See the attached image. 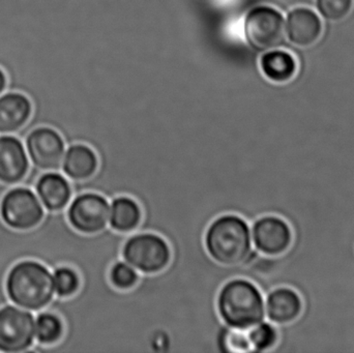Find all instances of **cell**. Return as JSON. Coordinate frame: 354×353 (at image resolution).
<instances>
[{"mask_svg": "<svg viewBox=\"0 0 354 353\" xmlns=\"http://www.w3.org/2000/svg\"><path fill=\"white\" fill-rule=\"evenodd\" d=\"M252 352H272L280 339L278 325L263 321L248 330Z\"/></svg>", "mask_w": 354, "mask_h": 353, "instance_id": "ffe728a7", "label": "cell"}, {"mask_svg": "<svg viewBox=\"0 0 354 353\" xmlns=\"http://www.w3.org/2000/svg\"><path fill=\"white\" fill-rule=\"evenodd\" d=\"M6 75H4V73L2 72L1 70H0V93L3 91V89L6 88Z\"/></svg>", "mask_w": 354, "mask_h": 353, "instance_id": "d4e9b609", "label": "cell"}, {"mask_svg": "<svg viewBox=\"0 0 354 353\" xmlns=\"http://www.w3.org/2000/svg\"><path fill=\"white\" fill-rule=\"evenodd\" d=\"M64 323L56 313L44 309L35 318V337L37 345H33L30 352L37 348L55 345L64 337Z\"/></svg>", "mask_w": 354, "mask_h": 353, "instance_id": "d6986e66", "label": "cell"}, {"mask_svg": "<svg viewBox=\"0 0 354 353\" xmlns=\"http://www.w3.org/2000/svg\"><path fill=\"white\" fill-rule=\"evenodd\" d=\"M122 259L141 275L164 271L171 260V248L163 236L153 232H133L124 240Z\"/></svg>", "mask_w": 354, "mask_h": 353, "instance_id": "5b68a950", "label": "cell"}, {"mask_svg": "<svg viewBox=\"0 0 354 353\" xmlns=\"http://www.w3.org/2000/svg\"><path fill=\"white\" fill-rule=\"evenodd\" d=\"M353 0H317V8L324 18L341 21L353 10Z\"/></svg>", "mask_w": 354, "mask_h": 353, "instance_id": "cb8c5ba5", "label": "cell"}, {"mask_svg": "<svg viewBox=\"0 0 354 353\" xmlns=\"http://www.w3.org/2000/svg\"><path fill=\"white\" fill-rule=\"evenodd\" d=\"M8 300L29 311H41L55 298L53 275L44 263L25 259L15 263L6 279Z\"/></svg>", "mask_w": 354, "mask_h": 353, "instance_id": "3957f363", "label": "cell"}, {"mask_svg": "<svg viewBox=\"0 0 354 353\" xmlns=\"http://www.w3.org/2000/svg\"><path fill=\"white\" fill-rule=\"evenodd\" d=\"M204 246L210 258L218 265H243L254 251L251 224L236 213L218 216L206 229Z\"/></svg>", "mask_w": 354, "mask_h": 353, "instance_id": "6da1fadb", "label": "cell"}, {"mask_svg": "<svg viewBox=\"0 0 354 353\" xmlns=\"http://www.w3.org/2000/svg\"><path fill=\"white\" fill-rule=\"evenodd\" d=\"M142 218V209L133 197L120 195L110 200L108 226L114 231L133 233L138 229Z\"/></svg>", "mask_w": 354, "mask_h": 353, "instance_id": "e0dca14e", "label": "cell"}, {"mask_svg": "<svg viewBox=\"0 0 354 353\" xmlns=\"http://www.w3.org/2000/svg\"><path fill=\"white\" fill-rule=\"evenodd\" d=\"M141 274L124 259L115 261L108 271V279L115 289L130 290L138 284Z\"/></svg>", "mask_w": 354, "mask_h": 353, "instance_id": "7402d4cb", "label": "cell"}, {"mask_svg": "<svg viewBox=\"0 0 354 353\" xmlns=\"http://www.w3.org/2000/svg\"><path fill=\"white\" fill-rule=\"evenodd\" d=\"M99 168V158L93 147L84 143L68 145L62 160V171L71 182L93 178Z\"/></svg>", "mask_w": 354, "mask_h": 353, "instance_id": "5bb4252c", "label": "cell"}, {"mask_svg": "<svg viewBox=\"0 0 354 353\" xmlns=\"http://www.w3.org/2000/svg\"><path fill=\"white\" fill-rule=\"evenodd\" d=\"M45 215V207L29 187L12 186L0 200V217L6 226L14 230L35 229Z\"/></svg>", "mask_w": 354, "mask_h": 353, "instance_id": "8992f818", "label": "cell"}, {"mask_svg": "<svg viewBox=\"0 0 354 353\" xmlns=\"http://www.w3.org/2000/svg\"><path fill=\"white\" fill-rule=\"evenodd\" d=\"M24 139L32 169H29L22 186L30 188L43 172L62 170L66 144L60 133L50 126L32 128Z\"/></svg>", "mask_w": 354, "mask_h": 353, "instance_id": "277c9868", "label": "cell"}, {"mask_svg": "<svg viewBox=\"0 0 354 353\" xmlns=\"http://www.w3.org/2000/svg\"><path fill=\"white\" fill-rule=\"evenodd\" d=\"M32 114L30 101L20 93L0 97V134L20 132Z\"/></svg>", "mask_w": 354, "mask_h": 353, "instance_id": "2e32d148", "label": "cell"}, {"mask_svg": "<svg viewBox=\"0 0 354 353\" xmlns=\"http://www.w3.org/2000/svg\"><path fill=\"white\" fill-rule=\"evenodd\" d=\"M110 201L103 195L84 192L74 195L66 209L70 225L83 234H95L108 227Z\"/></svg>", "mask_w": 354, "mask_h": 353, "instance_id": "9c48e42d", "label": "cell"}, {"mask_svg": "<svg viewBox=\"0 0 354 353\" xmlns=\"http://www.w3.org/2000/svg\"><path fill=\"white\" fill-rule=\"evenodd\" d=\"M260 66L264 76L270 81L276 83H284L291 80L297 73V61L288 52H268L260 60Z\"/></svg>", "mask_w": 354, "mask_h": 353, "instance_id": "ac0fdd59", "label": "cell"}, {"mask_svg": "<svg viewBox=\"0 0 354 353\" xmlns=\"http://www.w3.org/2000/svg\"><path fill=\"white\" fill-rule=\"evenodd\" d=\"M243 32L250 47L258 52L270 51L284 41V18L270 6H257L248 12Z\"/></svg>", "mask_w": 354, "mask_h": 353, "instance_id": "52a82bcc", "label": "cell"}, {"mask_svg": "<svg viewBox=\"0 0 354 353\" xmlns=\"http://www.w3.org/2000/svg\"><path fill=\"white\" fill-rule=\"evenodd\" d=\"M251 236L254 249L266 256H280L292 246V228L279 216H262L252 222Z\"/></svg>", "mask_w": 354, "mask_h": 353, "instance_id": "30bf717a", "label": "cell"}, {"mask_svg": "<svg viewBox=\"0 0 354 353\" xmlns=\"http://www.w3.org/2000/svg\"><path fill=\"white\" fill-rule=\"evenodd\" d=\"M218 353L252 352L248 331L224 325L218 343Z\"/></svg>", "mask_w": 354, "mask_h": 353, "instance_id": "603a6c76", "label": "cell"}, {"mask_svg": "<svg viewBox=\"0 0 354 353\" xmlns=\"http://www.w3.org/2000/svg\"><path fill=\"white\" fill-rule=\"evenodd\" d=\"M266 318L276 325L297 321L304 310V300L290 286H277L264 296Z\"/></svg>", "mask_w": 354, "mask_h": 353, "instance_id": "8fae6325", "label": "cell"}, {"mask_svg": "<svg viewBox=\"0 0 354 353\" xmlns=\"http://www.w3.org/2000/svg\"><path fill=\"white\" fill-rule=\"evenodd\" d=\"M35 318L26 309L0 307V352H30L35 345Z\"/></svg>", "mask_w": 354, "mask_h": 353, "instance_id": "ba28073f", "label": "cell"}, {"mask_svg": "<svg viewBox=\"0 0 354 353\" xmlns=\"http://www.w3.org/2000/svg\"><path fill=\"white\" fill-rule=\"evenodd\" d=\"M52 275H53L54 289L57 298H72L80 289V275L74 267L62 265L53 269Z\"/></svg>", "mask_w": 354, "mask_h": 353, "instance_id": "44dd1931", "label": "cell"}, {"mask_svg": "<svg viewBox=\"0 0 354 353\" xmlns=\"http://www.w3.org/2000/svg\"><path fill=\"white\" fill-rule=\"evenodd\" d=\"M287 33L289 39L297 47H311L322 37V23L313 10L295 8L288 15Z\"/></svg>", "mask_w": 354, "mask_h": 353, "instance_id": "9a60e30c", "label": "cell"}, {"mask_svg": "<svg viewBox=\"0 0 354 353\" xmlns=\"http://www.w3.org/2000/svg\"><path fill=\"white\" fill-rule=\"evenodd\" d=\"M35 189L47 211H64L74 197L72 182L59 171L43 172L37 178Z\"/></svg>", "mask_w": 354, "mask_h": 353, "instance_id": "4fadbf2b", "label": "cell"}, {"mask_svg": "<svg viewBox=\"0 0 354 353\" xmlns=\"http://www.w3.org/2000/svg\"><path fill=\"white\" fill-rule=\"evenodd\" d=\"M222 323L233 329L248 330L266 321L264 294L245 278H233L223 284L216 300Z\"/></svg>", "mask_w": 354, "mask_h": 353, "instance_id": "7a4b0ae2", "label": "cell"}, {"mask_svg": "<svg viewBox=\"0 0 354 353\" xmlns=\"http://www.w3.org/2000/svg\"><path fill=\"white\" fill-rule=\"evenodd\" d=\"M30 169L28 155L20 139L0 137V182L8 186L22 184Z\"/></svg>", "mask_w": 354, "mask_h": 353, "instance_id": "7c38bea8", "label": "cell"}]
</instances>
